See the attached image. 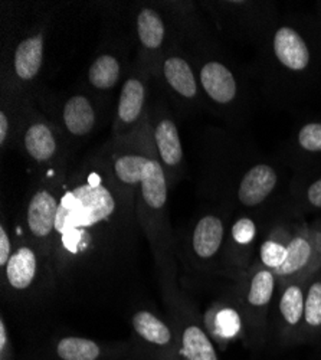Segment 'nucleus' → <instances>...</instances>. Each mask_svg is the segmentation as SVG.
Listing matches in <instances>:
<instances>
[{
	"label": "nucleus",
	"instance_id": "25",
	"mask_svg": "<svg viewBox=\"0 0 321 360\" xmlns=\"http://www.w3.org/2000/svg\"><path fill=\"white\" fill-rule=\"evenodd\" d=\"M16 129V120H15V107L13 101L8 97H2V111H0V146L5 150L12 146L13 136Z\"/></svg>",
	"mask_w": 321,
	"mask_h": 360
},
{
	"label": "nucleus",
	"instance_id": "21",
	"mask_svg": "<svg viewBox=\"0 0 321 360\" xmlns=\"http://www.w3.org/2000/svg\"><path fill=\"white\" fill-rule=\"evenodd\" d=\"M214 326L221 339H235L242 330V316L233 307H222L214 316Z\"/></svg>",
	"mask_w": 321,
	"mask_h": 360
},
{
	"label": "nucleus",
	"instance_id": "13",
	"mask_svg": "<svg viewBox=\"0 0 321 360\" xmlns=\"http://www.w3.org/2000/svg\"><path fill=\"white\" fill-rule=\"evenodd\" d=\"M123 58L114 52L107 51L98 53L86 71V81L97 93H108L120 84L124 75Z\"/></svg>",
	"mask_w": 321,
	"mask_h": 360
},
{
	"label": "nucleus",
	"instance_id": "2",
	"mask_svg": "<svg viewBox=\"0 0 321 360\" xmlns=\"http://www.w3.org/2000/svg\"><path fill=\"white\" fill-rule=\"evenodd\" d=\"M46 26L41 25L23 35L9 51L4 64L2 96L11 98H32V88L42 74L45 63Z\"/></svg>",
	"mask_w": 321,
	"mask_h": 360
},
{
	"label": "nucleus",
	"instance_id": "17",
	"mask_svg": "<svg viewBox=\"0 0 321 360\" xmlns=\"http://www.w3.org/2000/svg\"><path fill=\"white\" fill-rule=\"evenodd\" d=\"M304 302H306V291L301 280L288 281L282 288L278 310L280 316L287 327L299 328L304 321Z\"/></svg>",
	"mask_w": 321,
	"mask_h": 360
},
{
	"label": "nucleus",
	"instance_id": "10",
	"mask_svg": "<svg viewBox=\"0 0 321 360\" xmlns=\"http://www.w3.org/2000/svg\"><path fill=\"white\" fill-rule=\"evenodd\" d=\"M321 243V232L300 231L289 238L287 247V258L284 264L275 269L277 281L288 283L307 276L311 265L315 264L318 247Z\"/></svg>",
	"mask_w": 321,
	"mask_h": 360
},
{
	"label": "nucleus",
	"instance_id": "6",
	"mask_svg": "<svg viewBox=\"0 0 321 360\" xmlns=\"http://www.w3.org/2000/svg\"><path fill=\"white\" fill-rule=\"evenodd\" d=\"M68 167L38 174V184L26 206V226L39 241H46L55 232V221L64 179Z\"/></svg>",
	"mask_w": 321,
	"mask_h": 360
},
{
	"label": "nucleus",
	"instance_id": "11",
	"mask_svg": "<svg viewBox=\"0 0 321 360\" xmlns=\"http://www.w3.org/2000/svg\"><path fill=\"white\" fill-rule=\"evenodd\" d=\"M100 122V108L86 94H74L67 98L60 111V120L55 122L68 139H84L93 134Z\"/></svg>",
	"mask_w": 321,
	"mask_h": 360
},
{
	"label": "nucleus",
	"instance_id": "7",
	"mask_svg": "<svg viewBox=\"0 0 321 360\" xmlns=\"http://www.w3.org/2000/svg\"><path fill=\"white\" fill-rule=\"evenodd\" d=\"M190 59L205 103L219 110H229L240 101L238 77L226 63L205 51H200L196 56L192 55Z\"/></svg>",
	"mask_w": 321,
	"mask_h": 360
},
{
	"label": "nucleus",
	"instance_id": "9",
	"mask_svg": "<svg viewBox=\"0 0 321 360\" xmlns=\"http://www.w3.org/2000/svg\"><path fill=\"white\" fill-rule=\"evenodd\" d=\"M134 27L138 44L137 59L155 78L162 56L173 44L170 41V27L164 15L152 6H143L137 11Z\"/></svg>",
	"mask_w": 321,
	"mask_h": 360
},
{
	"label": "nucleus",
	"instance_id": "22",
	"mask_svg": "<svg viewBox=\"0 0 321 360\" xmlns=\"http://www.w3.org/2000/svg\"><path fill=\"white\" fill-rule=\"evenodd\" d=\"M304 326L311 330L321 328V278H314L307 291L304 302Z\"/></svg>",
	"mask_w": 321,
	"mask_h": 360
},
{
	"label": "nucleus",
	"instance_id": "24",
	"mask_svg": "<svg viewBox=\"0 0 321 360\" xmlns=\"http://www.w3.org/2000/svg\"><path fill=\"white\" fill-rule=\"evenodd\" d=\"M297 147L307 155H321V122L307 123L297 131Z\"/></svg>",
	"mask_w": 321,
	"mask_h": 360
},
{
	"label": "nucleus",
	"instance_id": "20",
	"mask_svg": "<svg viewBox=\"0 0 321 360\" xmlns=\"http://www.w3.org/2000/svg\"><path fill=\"white\" fill-rule=\"evenodd\" d=\"M58 356L63 360H97L100 347L97 343L81 338H65L56 346Z\"/></svg>",
	"mask_w": 321,
	"mask_h": 360
},
{
	"label": "nucleus",
	"instance_id": "5",
	"mask_svg": "<svg viewBox=\"0 0 321 360\" xmlns=\"http://www.w3.org/2000/svg\"><path fill=\"white\" fill-rule=\"evenodd\" d=\"M157 159L169 179L176 180L185 173V152L176 122L164 100L156 101L145 117Z\"/></svg>",
	"mask_w": 321,
	"mask_h": 360
},
{
	"label": "nucleus",
	"instance_id": "19",
	"mask_svg": "<svg viewBox=\"0 0 321 360\" xmlns=\"http://www.w3.org/2000/svg\"><path fill=\"white\" fill-rule=\"evenodd\" d=\"M133 327L144 340L159 346L167 345L171 339L169 327L149 311L136 313L133 316Z\"/></svg>",
	"mask_w": 321,
	"mask_h": 360
},
{
	"label": "nucleus",
	"instance_id": "27",
	"mask_svg": "<svg viewBox=\"0 0 321 360\" xmlns=\"http://www.w3.org/2000/svg\"><path fill=\"white\" fill-rule=\"evenodd\" d=\"M306 203L314 209H321V177L315 180L306 188L304 191Z\"/></svg>",
	"mask_w": 321,
	"mask_h": 360
},
{
	"label": "nucleus",
	"instance_id": "14",
	"mask_svg": "<svg viewBox=\"0 0 321 360\" xmlns=\"http://www.w3.org/2000/svg\"><path fill=\"white\" fill-rule=\"evenodd\" d=\"M277 277L273 269L261 268L255 269L248 281V288L245 291V306L249 310L251 317H264L267 307L275 292Z\"/></svg>",
	"mask_w": 321,
	"mask_h": 360
},
{
	"label": "nucleus",
	"instance_id": "8",
	"mask_svg": "<svg viewBox=\"0 0 321 360\" xmlns=\"http://www.w3.org/2000/svg\"><path fill=\"white\" fill-rule=\"evenodd\" d=\"M274 68L291 78L306 77L314 65V48L301 27L291 23L280 25L270 42Z\"/></svg>",
	"mask_w": 321,
	"mask_h": 360
},
{
	"label": "nucleus",
	"instance_id": "16",
	"mask_svg": "<svg viewBox=\"0 0 321 360\" xmlns=\"http://www.w3.org/2000/svg\"><path fill=\"white\" fill-rule=\"evenodd\" d=\"M9 285L15 290H26L32 285L38 271V258L31 247H19L4 268Z\"/></svg>",
	"mask_w": 321,
	"mask_h": 360
},
{
	"label": "nucleus",
	"instance_id": "30",
	"mask_svg": "<svg viewBox=\"0 0 321 360\" xmlns=\"http://www.w3.org/2000/svg\"><path fill=\"white\" fill-rule=\"evenodd\" d=\"M315 262H321V243H320V247H318V252H317V259Z\"/></svg>",
	"mask_w": 321,
	"mask_h": 360
},
{
	"label": "nucleus",
	"instance_id": "3",
	"mask_svg": "<svg viewBox=\"0 0 321 360\" xmlns=\"http://www.w3.org/2000/svg\"><path fill=\"white\" fill-rule=\"evenodd\" d=\"M181 111L193 112L205 105L190 56L174 42L162 56L153 78Z\"/></svg>",
	"mask_w": 321,
	"mask_h": 360
},
{
	"label": "nucleus",
	"instance_id": "1",
	"mask_svg": "<svg viewBox=\"0 0 321 360\" xmlns=\"http://www.w3.org/2000/svg\"><path fill=\"white\" fill-rule=\"evenodd\" d=\"M5 97V96H2ZM11 98V97H8ZM16 129L12 146L29 160L38 174L68 167V137L53 120L38 110L32 98H11Z\"/></svg>",
	"mask_w": 321,
	"mask_h": 360
},
{
	"label": "nucleus",
	"instance_id": "29",
	"mask_svg": "<svg viewBox=\"0 0 321 360\" xmlns=\"http://www.w3.org/2000/svg\"><path fill=\"white\" fill-rule=\"evenodd\" d=\"M6 342H8L6 326H5V321H4V319H2V321H0V349L5 350V347H6Z\"/></svg>",
	"mask_w": 321,
	"mask_h": 360
},
{
	"label": "nucleus",
	"instance_id": "18",
	"mask_svg": "<svg viewBox=\"0 0 321 360\" xmlns=\"http://www.w3.org/2000/svg\"><path fill=\"white\" fill-rule=\"evenodd\" d=\"M182 353L188 360H218L216 350L203 330L195 324L185 328Z\"/></svg>",
	"mask_w": 321,
	"mask_h": 360
},
{
	"label": "nucleus",
	"instance_id": "28",
	"mask_svg": "<svg viewBox=\"0 0 321 360\" xmlns=\"http://www.w3.org/2000/svg\"><path fill=\"white\" fill-rule=\"evenodd\" d=\"M11 257H12V244L5 226L2 225V228H0V265L5 268Z\"/></svg>",
	"mask_w": 321,
	"mask_h": 360
},
{
	"label": "nucleus",
	"instance_id": "12",
	"mask_svg": "<svg viewBox=\"0 0 321 360\" xmlns=\"http://www.w3.org/2000/svg\"><path fill=\"white\" fill-rule=\"evenodd\" d=\"M278 172L268 163L251 166L240 180L237 199L244 207H256L264 203L278 186Z\"/></svg>",
	"mask_w": 321,
	"mask_h": 360
},
{
	"label": "nucleus",
	"instance_id": "15",
	"mask_svg": "<svg viewBox=\"0 0 321 360\" xmlns=\"http://www.w3.org/2000/svg\"><path fill=\"white\" fill-rule=\"evenodd\" d=\"M225 238V224L218 215H205L195 226L192 247L202 259H211L221 251Z\"/></svg>",
	"mask_w": 321,
	"mask_h": 360
},
{
	"label": "nucleus",
	"instance_id": "4",
	"mask_svg": "<svg viewBox=\"0 0 321 360\" xmlns=\"http://www.w3.org/2000/svg\"><path fill=\"white\" fill-rule=\"evenodd\" d=\"M152 75L138 59L124 79L115 105L112 122V139H120L136 131L149 112Z\"/></svg>",
	"mask_w": 321,
	"mask_h": 360
},
{
	"label": "nucleus",
	"instance_id": "26",
	"mask_svg": "<svg viewBox=\"0 0 321 360\" xmlns=\"http://www.w3.org/2000/svg\"><path fill=\"white\" fill-rule=\"evenodd\" d=\"M256 236L255 222L248 218H240L230 228V238L238 247H251Z\"/></svg>",
	"mask_w": 321,
	"mask_h": 360
},
{
	"label": "nucleus",
	"instance_id": "23",
	"mask_svg": "<svg viewBox=\"0 0 321 360\" xmlns=\"http://www.w3.org/2000/svg\"><path fill=\"white\" fill-rule=\"evenodd\" d=\"M288 243L289 241L284 243L275 236L266 239V241L262 243L259 247V259H261L262 265L268 269H273V271L278 269L287 258Z\"/></svg>",
	"mask_w": 321,
	"mask_h": 360
}]
</instances>
